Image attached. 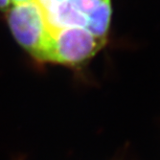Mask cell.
Wrapping results in <instances>:
<instances>
[{
    "label": "cell",
    "instance_id": "6da1fadb",
    "mask_svg": "<svg viewBox=\"0 0 160 160\" xmlns=\"http://www.w3.org/2000/svg\"><path fill=\"white\" fill-rule=\"evenodd\" d=\"M8 22L14 38L27 52L40 62H49L53 35L36 0L10 9Z\"/></svg>",
    "mask_w": 160,
    "mask_h": 160
},
{
    "label": "cell",
    "instance_id": "7a4b0ae2",
    "mask_svg": "<svg viewBox=\"0 0 160 160\" xmlns=\"http://www.w3.org/2000/svg\"><path fill=\"white\" fill-rule=\"evenodd\" d=\"M105 43L84 27L62 29L53 35L49 62L77 65L92 58Z\"/></svg>",
    "mask_w": 160,
    "mask_h": 160
},
{
    "label": "cell",
    "instance_id": "3957f363",
    "mask_svg": "<svg viewBox=\"0 0 160 160\" xmlns=\"http://www.w3.org/2000/svg\"><path fill=\"white\" fill-rule=\"evenodd\" d=\"M44 14L52 35L66 28H85L87 22L86 17L70 2V0H66L53 12L49 13L44 12Z\"/></svg>",
    "mask_w": 160,
    "mask_h": 160
},
{
    "label": "cell",
    "instance_id": "277c9868",
    "mask_svg": "<svg viewBox=\"0 0 160 160\" xmlns=\"http://www.w3.org/2000/svg\"><path fill=\"white\" fill-rule=\"evenodd\" d=\"M86 18L87 22L85 28L94 37L106 40L111 18L110 0H106L96 10L86 16Z\"/></svg>",
    "mask_w": 160,
    "mask_h": 160
},
{
    "label": "cell",
    "instance_id": "5b68a950",
    "mask_svg": "<svg viewBox=\"0 0 160 160\" xmlns=\"http://www.w3.org/2000/svg\"><path fill=\"white\" fill-rule=\"evenodd\" d=\"M105 1L106 0H70V2L85 17L88 16Z\"/></svg>",
    "mask_w": 160,
    "mask_h": 160
},
{
    "label": "cell",
    "instance_id": "8992f818",
    "mask_svg": "<svg viewBox=\"0 0 160 160\" xmlns=\"http://www.w3.org/2000/svg\"><path fill=\"white\" fill-rule=\"evenodd\" d=\"M38 5L41 7L45 13H49L53 12L57 7H59L66 0H36Z\"/></svg>",
    "mask_w": 160,
    "mask_h": 160
},
{
    "label": "cell",
    "instance_id": "52a82bcc",
    "mask_svg": "<svg viewBox=\"0 0 160 160\" xmlns=\"http://www.w3.org/2000/svg\"><path fill=\"white\" fill-rule=\"evenodd\" d=\"M10 6L9 0H0V10L1 11H7Z\"/></svg>",
    "mask_w": 160,
    "mask_h": 160
},
{
    "label": "cell",
    "instance_id": "ba28073f",
    "mask_svg": "<svg viewBox=\"0 0 160 160\" xmlns=\"http://www.w3.org/2000/svg\"><path fill=\"white\" fill-rule=\"evenodd\" d=\"M9 1H10V4H12L13 6H16V5L24 4L27 2H31V1H33V0H9Z\"/></svg>",
    "mask_w": 160,
    "mask_h": 160
}]
</instances>
